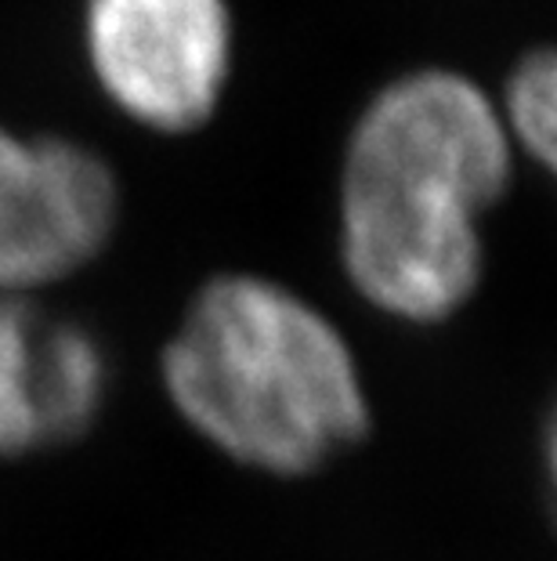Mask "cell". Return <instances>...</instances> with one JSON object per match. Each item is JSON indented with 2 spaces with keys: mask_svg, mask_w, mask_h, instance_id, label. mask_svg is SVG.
Listing matches in <instances>:
<instances>
[{
  "mask_svg": "<svg viewBox=\"0 0 557 561\" xmlns=\"http://www.w3.org/2000/svg\"><path fill=\"white\" fill-rule=\"evenodd\" d=\"M518 152L496 94L471 73L417 66L381 83L340 157V261L373 308L442 322L481 283V218Z\"/></svg>",
  "mask_w": 557,
  "mask_h": 561,
  "instance_id": "obj_1",
  "label": "cell"
},
{
  "mask_svg": "<svg viewBox=\"0 0 557 561\" xmlns=\"http://www.w3.org/2000/svg\"><path fill=\"white\" fill-rule=\"evenodd\" d=\"M84 55L102 94L160 135L214 121L232 80L229 0H84Z\"/></svg>",
  "mask_w": 557,
  "mask_h": 561,
  "instance_id": "obj_3",
  "label": "cell"
},
{
  "mask_svg": "<svg viewBox=\"0 0 557 561\" xmlns=\"http://www.w3.org/2000/svg\"><path fill=\"white\" fill-rule=\"evenodd\" d=\"M105 355L77 322L0 297V457L88 432L105 399Z\"/></svg>",
  "mask_w": 557,
  "mask_h": 561,
  "instance_id": "obj_5",
  "label": "cell"
},
{
  "mask_svg": "<svg viewBox=\"0 0 557 561\" xmlns=\"http://www.w3.org/2000/svg\"><path fill=\"white\" fill-rule=\"evenodd\" d=\"M177 413L232 460L304 474L370 427L359 366L337 327L287 286L218 276L163 352Z\"/></svg>",
  "mask_w": 557,
  "mask_h": 561,
  "instance_id": "obj_2",
  "label": "cell"
},
{
  "mask_svg": "<svg viewBox=\"0 0 557 561\" xmlns=\"http://www.w3.org/2000/svg\"><path fill=\"white\" fill-rule=\"evenodd\" d=\"M116 221L120 185L102 152L0 124V297H22L91 265Z\"/></svg>",
  "mask_w": 557,
  "mask_h": 561,
  "instance_id": "obj_4",
  "label": "cell"
},
{
  "mask_svg": "<svg viewBox=\"0 0 557 561\" xmlns=\"http://www.w3.org/2000/svg\"><path fill=\"white\" fill-rule=\"evenodd\" d=\"M496 113L514 152H525L543 171L557 163V55L550 44H536L507 69Z\"/></svg>",
  "mask_w": 557,
  "mask_h": 561,
  "instance_id": "obj_6",
  "label": "cell"
}]
</instances>
